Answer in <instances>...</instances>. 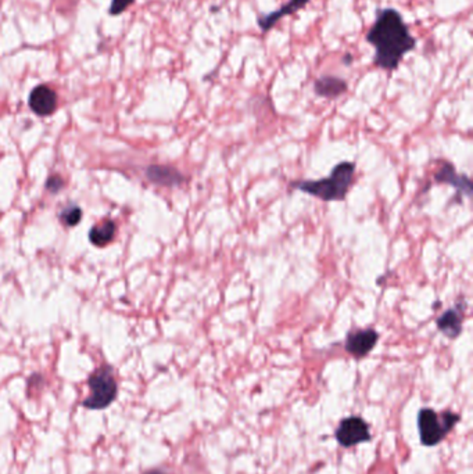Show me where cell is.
<instances>
[{"mask_svg": "<svg viewBox=\"0 0 473 474\" xmlns=\"http://www.w3.org/2000/svg\"><path fill=\"white\" fill-rule=\"evenodd\" d=\"M367 40L375 47V66L391 71L395 70L416 42L409 34L407 24L394 8L380 10L375 24L371 27Z\"/></svg>", "mask_w": 473, "mask_h": 474, "instance_id": "6da1fadb", "label": "cell"}, {"mask_svg": "<svg viewBox=\"0 0 473 474\" xmlns=\"http://www.w3.org/2000/svg\"><path fill=\"white\" fill-rule=\"evenodd\" d=\"M356 165L353 163L337 164L330 177L319 181H300L291 185L296 189L301 190L310 195L318 197L323 201H339L343 200L353 184Z\"/></svg>", "mask_w": 473, "mask_h": 474, "instance_id": "7a4b0ae2", "label": "cell"}, {"mask_svg": "<svg viewBox=\"0 0 473 474\" xmlns=\"http://www.w3.org/2000/svg\"><path fill=\"white\" fill-rule=\"evenodd\" d=\"M460 422V415L453 412H444L439 416L433 409L423 408L418 416L421 443L426 447H435L443 441V438L454 429Z\"/></svg>", "mask_w": 473, "mask_h": 474, "instance_id": "3957f363", "label": "cell"}, {"mask_svg": "<svg viewBox=\"0 0 473 474\" xmlns=\"http://www.w3.org/2000/svg\"><path fill=\"white\" fill-rule=\"evenodd\" d=\"M92 394L84 401V406L89 409H104L117 397V383L110 366H101L89 378Z\"/></svg>", "mask_w": 473, "mask_h": 474, "instance_id": "277c9868", "label": "cell"}, {"mask_svg": "<svg viewBox=\"0 0 473 474\" xmlns=\"http://www.w3.org/2000/svg\"><path fill=\"white\" fill-rule=\"evenodd\" d=\"M336 440L344 448L367 443L371 440L370 427L363 417L358 416L346 417L340 422V424L336 429Z\"/></svg>", "mask_w": 473, "mask_h": 474, "instance_id": "5b68a950", "label": "cell"}, {"mask_svg": "<svg viewBox=\"0 0 473 474\" xmlns=\"http://www.w3.org/2000/svg\"><path fill=\"white\" fill-rule=\"evenodd\" d=\"M379 334L374 329L358 330L350 333L346 339V351L356 358H363L368 355L378 343Z\"/></svg>", "mask_w": 473, "mask_h": 474, "instance_id": "8992f818", "label": "cell"}, {"mask_svg": "<svg viewBox=\"0 0 473 474\" xmlns=\"http://www.w3.org/2000/svg\"><path fill=\"white\" fill-rule=\"evenodd\" d=\"M29 107L39 117H48L56 111L57 95L46 85H39L29 95Z\"/></svg>", "mask_w": 473, "mask_h": 474, "instance_id": "52a82bcc", "label": "cell"}, {"mask_svg": "<svg viewBox=\"0 0 473 474\" xmlns=\"http://www.w3.org/2000/svg\"><path fill=\"white\" fill-rule=\"evenodd\" d=\"M146 177L152 184L166 186V188H175L184 184V175L168 165H150L146 170Z\"/></svg>", "mask_w": 473, "mask_h": 474, "instance_id": "ba28073f", "label": "cell"}, {"mask_svg": "<svg viewBox=\"0 0 473 474\" xmlns=\"http://www.w3.org/2000/svg\"><path fill=\"white\" fill-rule=\"evenodd\" d=\"M435 179L437 184H446V185L454 186L456 189L460 190L465 195H471L472 193V184L470 178L465 175H458L456 172L454 165H451L450 163H443L442 168L436 172Z\"/></svg>", "mask_w": 473, "mask_h": 474, "instance_id": "9c48e42d", "label": "cell"}, {"mask_svg": "<svg viewBox=\"0 0 473 474\" xmlns=\"http://www.w3.org/2000/svg\"><path fill=\"white\" fill-rule=\"evenodd\" d=\"M310 0H289L284 6H282L281 8L270 13V14H265V15H261L257 21L259 27L267 32L270 31L282 17L284 15H289V14H293L296 13L297 10H300L303 6H305Z\"/></svg>", "mask_w": 473, "mask_h": 474, "instance_id": "30bf717a", "label": "cell"}, {"mask_svg": "<svg viewBox=\"0 0 473 474\" xmlns=\"http://www.w3.org/2000/svg\"><path fill=\"white\" fill-rule=\"evenodd\" d=\"M437 329L449 339H457L463 332V315L456 309L446 311L437 319Z\"/></svg>", "mask_w": 473, "mask_h": 474, "instance_id": "8fae6325", "label": "cell"}, {"mask_svg": "<svg viewBox=\"0 0 473 474\" xmlns=\"http://www.w3.org/2000/svg\"><path fill=\"white\" fill-rule=\"evenodd\" d=\"M314 91L318 96L333 98L343 95L347 91V84L346 81L336 77H322L315 81Z\"/></svg>", "mask_w": 473, "mask_h": 474, "instance_id": "7c38bea8", "label": "cell"}, {"mask_svg": "<svg viewBox=\"0 0 473 474\" xmlns=\"http://www.w3.org/2000/svg\"><path fill=\"white\" fill-rule=\"evenodd\" d=\"M117 226L112 221H104L95 225L89 232V240L96 247H104L114 240Z\"/></svg>", "mask_w": 473, "mask_h": 474, "instance_id": "4fadbf2b", "label": "cell"}, {"mask_svg": "<svg viewBox=\"0 0 473 474\" xmlns=\"http://www.w3.org/2000/svg\"><path fill=\"white\" fill-rule=\"evenodd\" d=\"M60 219L61 222L67 226V228H74L77 226L81 219H82V209L78 207V205H67L61 214H60Z\"/></svg>", "mask_w": 473, "mask_h": 474, "instance_id": "5bb4252c", "label": "cell"}, {"mask_svg": "<svg viewBox=\"0 0 473 474\" xmlns=\"http://www.w3.org/2000/svg\"><path fill=\"white\" fill-rule=\"evenodd\" d=\"M135 0H111V4L108 7V13L112 15H118L124 13Z\"/></svg>", "mask_w": 473, "mask_h": 474, "instance_id": "9a60e30c", "label": "cell"}, {"mask_svg": "<svg viewBox=\"0 0 473 474\" xmlns=\"http://www.w3.org/2000/svg\"><path fill=\"white\" fill-rule=\"evenodd\" d=\"M63 188H64V181H63V178L59 177V175L50 177V178L48 179V182H46V189L49 190L52 194L59 193Z\"/></svg>", "mask_w": 473, "mask_h": 474, "instance_id": "2e32d148", "label": "cell"}, {"mask_svg": "<svg viewBox=\"0 0 473 474\" xmlns=\"http://www.w3.org/2000/svg\"><path fill=\"white\" fill-rule=\"evenodd\" d=\"M145 474H167L164 473V472H161V471H149V472H146Z\"/></svg>", "mask_w": 473, "mask_h": 474, "instance_id": "e0dca14e", "label": "cell"}]
</instances>
